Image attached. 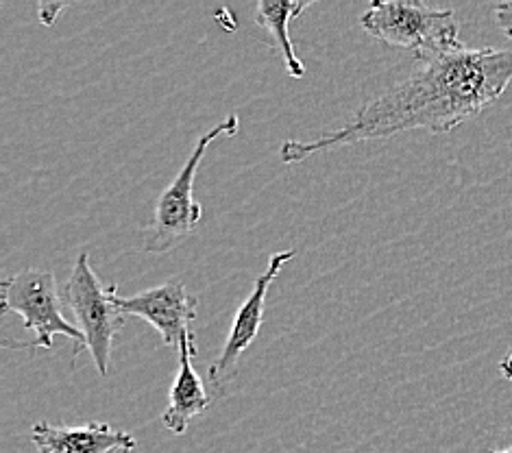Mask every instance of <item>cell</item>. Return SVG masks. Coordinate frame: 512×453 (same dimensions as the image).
I'll return each mask as SVG.
<instances>
[{"label": "cell", "instance_id": "6da1fadb", "mask_svg": "<svg viewBox=\"0 0 512 453\" xmlns=\"http://www.w3.org/2000/svg\"><path fill=\"white\" fill-rule=\"evenodd\" d=\"M512 83L510 48L460 44L419 61V68L364 103L347 125L316 140H288L279 149L284 164H297L340 146L386 140L423 129L447 133L499 101Z\"/></svg>", "mask_w": 512, "mask_h": 453}, {"label": "cell", "instance_id": "7a4b0ae2", "mask_svg": "<svg viewBox=\"0 0 512 453\" xmlns=\"http://www.w3.org/2000/svg\"><path fill=\"white\" fill-rule=\"evenodd\" d=\"M360 27L375 40L410 51L419 61L462 44L456 11L425 3L377 0L362 14Z\"/></svg>", "mask_w": 512, "mask_h": 453}, {"label": "cell", "instance_id": "3957f363", "mask_svg": "<svg viewBox=\"0 0 512 453\" xmlns=\"http://www.w3.org/2000/svg\"><path fill=\"white\" fill-rule=\"evenodd\" d=\"M18 314L27 332H33L31 342H14L16 349H53L55 336H66L75 342L72 358L88 349V342L77 325L66 321L64 303L59 295L57 279L51 271L27 268L0 284V314Z\"/></svg>", "mask_w": 512, "mask_h": 453}, {"label": "cell", "instance_id": "277c9868", "mask_svg": "<svg viewBox=\"0 0 512 453\" xmlns=\"http://www.w3.org/2000/svg\"><path fill=\"white\" fill-rule=\"evenodd\" d=\"M238 127H240L238 116L231 114L199 138L197 146H194L190 157L186 159V164L181 166L177 177L170 181V186L162 192V197L157 199L153 220L144 234L146 251L157 253V255L168 253L194 234V229H197L199 220L203 216L201 203H197L192 197L194 179H197L201 159L207 151V146L223 136L227 138L236 136Z\"/></svg>", "mask_w": 512, "mask_h": 453}, {"label": "cell", "instance_id": "5b68a950", "mask_svg": "<svg viewBox=\"0 0 512 453\" xmlns=\"http://www.w3.org/2000/svg\"><path fill=\"white\" fill-rule=\"evenodd\" d=\"M118 284L103 286L90 264V253H79L66 284V305L77 318V327L88 342V351L99 375L109 373V355L116 334L125 325V314L116 308Z\"/></svg>", "mask_w": 512, "mask_h": 453}, {"label": "cell", "instance_id": "8992f818", "mask_svg": "<svg viewBox=\"0 0 512 453\" xmlns=\"http://www.w3.org/2000/svg\"><path fill=\"white\" fill-rule=\"evenodd\" d=\"M114 303L125 316L144 318L146 323H151L168 349L179 351L184 338L194 334L190 325L197 318L199 301L190 295L184 281L177 277L133 297H120L116 290Z\"/></svg>", "mask_w": 512, "mask_h": 453}, {"label": "cell", "instance_id": "52a82bcc", "mask_svg": "<svg viewBox=\"0 0 512 453\" xmlns=\"http://www.w3.org/2000/svg\"><path fill=\"white\" fill-rule=\"evenodd\" d=\"M292 257H295V251L275 253L271 257V262H268L266 271L255 279L251 295L242 301V305L238 308L234 323H231V332L225 347L221 355L214 360V364L210 366V382L218 390H223L225 384L231 382V377H234L238 371L240 355L251 347V342L255 338H258L262 321H264V305H266L268 288H271L277 275L282 273V268L292 260Z\"/></svg>", "mask_w": 512, "mask_h": 453}, {"label": "cell", "instance_id": "ba28073f", "mask_svg": "<svg viewBox=\"0 0 512 453\" xmlns=\"http://www.w3.org/2000/svg\"><path fill=\"white\" fill-rule=\"evenodd\" d=\"M31 440L40 453H131L138 440L109 423L90 421L85 425H53L40 421L31 427Z\"/></svg>", "mask_w": 512, "mask_h": 453}, {"label": "cell", "instance_id": "9c48e42d", "mask_svg": "<svg viewBox=\"0 0 512 453\" xmlns=\"http://www.w3.org/2000/svg\"><path fill=\"white\" fill-rule=\"evenodd\" d=\"M194 358H197V338L190 334L179 347V373L170 386L168 408L162 414L164 427L175 436L186 434L190 421L212 406L203 379L192 364Z\"/></svg>", "mask_w": 512, "mask_h": 453}, {"label": "cell", "instance_id": "30bf717a", "mask_svg": "<svg viewBox=\"0 0 512 453\" xmlns=\"http://www.w3.org/2000/svg\"><path fill=\"white\" fill-rule=\"evenodd\" d=\"M312 3L310 0H297V3H288V0H260L255 5V24L266 33L264 38L268 46L282 57L286 72L292 79L306 77V66L295 53V46L288 35L290 22L301 16Z\"/></svg>", "mask_w": 512, "mask_h": 453}, {"label": "cell", "instance_id": "8fae6325", "mask_svg": "<svg viewBox=\"0 0 512 453\" xmlns=\"http://www.w3.org/2000/svg\"><path fill=\"white\" fill-rule=\"evenodd\" d=\"M493 14H495L497 27L504 31L508 40H512V0H506V3H497L493 7Z\"/></svg>", "mask_w": 512, "mask_h": 453}, {"label": "cell", "instance_id": "7c38bea8", "mask_svg": "<svg viewBox=\"0 0 512 453\" xmlns=\"http://www.w3.org/2000/svg\"><path fill=\"white\" fill-rule=\"evenodd\" d=\"M64 9H66L64 3H42L38 7V16H40L42 24H46V27H53V24L57 22V16L62 14Z\"/></svg>", "mask_w": 512, "mask_h": 453}, {"label": "cell", "instance_id": "4fadbf2b", "mask_svg": "<svg viewBox=\"0 0 512 453\" xmlns=\"http://www.w3.org/2000/svg\"><path fill=\"white\" fill-rule=\"evenodd\" d=\"M499 371H502V375L512 382V349L508 351L506 358H504L502 362H499Z\"/></svg>", "mask_w": 512, "mask_h": 453}, {"label": "cell", "instance_id": "5bb4252c", "mask_svg": "<svg viewBox=\"0 0 512 453\" xmlns=\"http://www.w3.org/2000/svg\"><path fill=\"white\" fill-rule=\"evenodd\" d=\"M489 453H512V447H510V449H493V451H489Z\"/></svg>", "mask_w": 512, "mask_h": 453}]
</instances>
